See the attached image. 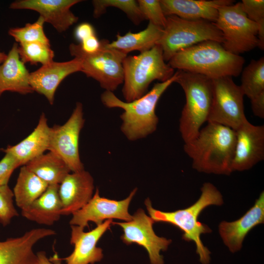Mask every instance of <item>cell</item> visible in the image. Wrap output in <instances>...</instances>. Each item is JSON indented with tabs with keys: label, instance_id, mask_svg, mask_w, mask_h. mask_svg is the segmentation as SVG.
<instances>
[{
	"label": "cell",
	"instance_id": "1",
	"mask_svg": "<svg viewBox=\"0 0 264 264\" xmlns=\"http://www.w3.org/2000/svg\"><path fill=\"white\" fill-rule=\"evenodd\" d=\"M236 132L217 123L207 122L184 151L192 160V167L207 174L229 175L236 144Z\"/></svg>",
	"mask_w": 264,
	"mask_h": 264
},
{
	"label": "cell",
	"instance_id": "2",
	"mask_svg": "<svg viewBox=\"0 0 264 264\" xmlns=\"http://www.w3.org/2000/svg\"><path fill=\"white\" fill-rule=\"evenodd\" d=\"M244 59L227 51L222 44L204 41L182 49L168 61L174 69L204 75L211 79L238 77L242 72Z\"/></svg>",
	"mask_w": 264,
	"mask_h": 264
},
{
	"label": "cell",
	"instance_id": "3",
	"mask_svg": "<svg viewBox=\"0 0 264 264\" xmlns=\"http://www.w3.org/2000/svg\"><path fill=\"white\" fill-rule=\"evenodd\" d=\"M177 73L169 80L155 84L151 90L140 98L131 102L123 101L113 92L105 90L101 95L103 104L108 108H120L124 112L121 130L127 138L135 141L153 133L157 128L158 118L155 113L157 102L161 95L173 83Z\"/></svg>",
	"mask_w": 264,
	"mask_h": 264
},
{
	"label": "cell",
	"instance_id": "4",
	"mask_svg": "<svg viewBox=\"0 0 264 264\" xmlns=\"http://www.w3.org/2000/svg\"><path fill=\"white\" fill-rule=\"evenodd\" d=\"M201 194L198 199L190 206L173 212H163L154 208L150 199L145 201L150 217L154 222L170 223L183 232L182 239L193 241L196 246V252L202 264H208L210 252L204 246L200 239L202 234L210 233L211 230L198 221L200 213L211 205H221L223 198L220 192L212 183H204L201 188Z\"/></svg>",
	"mask_w": 264,
	"mask_h": 264
},
{
	"label": "cell",
	"instance_id": "5",
	"mask_svg": "<svg viewBox=\"0 0 264 264\" xmlns=\"http://www.w3.org/2000/svg\"><path fill=\"white\" fill-rule=\"evenodd\" d=\"M175 82L183 89L186 103L179 119V130L184 143L194 140L202 125L207 122L213 99L211 79L178 70Z\"/></svg>",
	"mask_w": 264,
	"mask_h": 264
},
{
	"label": "cell",
	"instance_id": "6",
	"mask_svg": "<svg viewBox=\"0 0 264 264\" xmlns=\"http://www.w3.org/2000/svg\"><path fill=\"white\" fill-rule=\"evenodd\" d=\"M123 67L122 93L127 102L144 95L153 81L165 82L175 73L174 69L165 62L162 48L157 44L138 55H127Z\"/></svg>",
	"mask_w": 264,
	"mask_h": 264
},
{
	"label": "cell",
	"instance_id": "7",
	"mask_svg": "<svg viewBox=\"0 0 264 264\" xmlns=\"http://www.w3.org/2000/svg\"><path fill=\"white\" fill-rule=\"evenodd\" d=\"M206 41L224 42L222 32L214 22L171 15L166 17L165 26L156 44L161 47L166 62L179 51Z\"/></svg>",
	"mask_w": 264,
	"mask_h": 264
},
{
	"label": "cell",
	"instance_id": "8",
	"mask_svg": "<svg viewBox=\"0 0 264 264\" xmlns=\"http://www.w3.org/2000/svg\"><path fill=\"white\" fill-rule=\"evenodd\" d=\"M100 41V48L93 53H85L79 44L73 43L69 45V50L80 61L81 72L97 81L105 90L113 92L123 83V62L127 55L108 47L109 40Z\"/></svg>",
	"mask_w": 264,
	"mask_h": 264
},
{
	"label": "cell",
	"instance_id": "9",
	"mask_svg": "<svg viewBox=\"0 0 264 264\" xmlns=\"http://www.w3.org/2000/svg\"><path fill=\"white\" fill-rule=\"evenodd\" d=\"M215 23L223 34V47L229 52L239 55L258 47V25L247 17L241 2L220 7Z\"/></svg>",
	"mask_w": 264,
	"mask_h": 264
},
{
	"label": "cell",
	"instance_id": "10",
	"mask_svg": "<svg viewBox=\"0 0 264 264\" xmlns=\"http://www.w3.org/2000/svg\"><path fill=\"white\" fill-rule=\"evenodd\" d=\"M212 80L213 99L207 122L222 125L236 131L247 120L244 111V95L231 77Z\"/></svg>",
	"mask_w": 264,
	"mask_h": 264
},
{
	"label": "cell",
	"instance_id": "11",
	"mask_svg": "<svg viewBox=\"0 0 264 264\" xmlns=\"http://www.w3.org/2000/svg\"><path fill=\"white\" fill-rule=\"evenodd\" d=\"M84 122L83 105L78 102L65 124L50 128L48 150L58 155L72 172L84 170L79 152V135Z\"/></svg>",
	"mask_w": 264,
	"mask_h": 264
},
{
	"label": "cell",
	"instance_id": "12",
	"mask_svg": "<svg viewBox=\"0 0 264 264\" xmlns=\"http://www.w3.org/2000/svg\"><path fill=\"white\" fill-rule=\"evenodd\" d=\"M155 222L145 211L140 208L132 215V219L128 221L115 222L123 229L121 236L123 242L127 244L137 243L147 250L151 264H164L161 251H165L172 241L157 236L153 229Z\"/></svg>",
	"mask_w": 264,
	"mask_h": 264
},
{
	"label": "cell",
	"instance_id": "13",
	"mask_svg": "<svg viewBox=\"0 0 264 264\" xmlns=\"http://www.w3.org/2000/svg\"><path fill=\"white\" fill-rule=\"evenodd\" d=\"M136 191L137 188H134L125 199L115 200L101 197L97 188L90 200L82 208L72 214L69 224L84 229L88 227L90 221L98 225L108 220L130 221L132 216L129 212V207Z\"/></svg>",
	"mask_w": 264,
	"mask_h": 264
},
{
	"label": "cell",
	"instance_id": "14",
	"mask_svg": "<svg viewBox=\"0 0 264 264\" xmlns=\"http://www.w3.org/2000/svg\"><path fill=\"white\" fill-rule=\"evenodd\" d=\"M235 132L232 170L243 171L264 159V126L254 125L247 120Z\"/></svg>",
	"mask_w": 264,
	"mask_h": 264
},
{
	"label": "cell",
	"instance_id": "15",
	"mask_svg": "<svg viewBox=\"0 0 264 264\" xmlns=\"http://www.w3.org/2000/svg\"><path fill=\"white\" fill-rule=\"evenodd\" d=\"M112 222V220H106L87 232L80 226L71 225L70 242L74 245V250L70 255L62 260L66 264H94L100 262L103 254L102 249L96 245Z\"/></svg>",
	"mask_w": 264,
	"mask_h": 264
},
{
	"label": "cell",
	"instance_id": "16",
	"mask_svg": "<svg viewBox=\"0 0 264 264\" xmlns=\"http://www.w3.org/2000/svg\"><path fill=\"white\" fill-rule=\"evenodd\" d=\"M80 0H20L11 3L13 9H29L40 14L45 22L50 23L59 33L66 31L77 22L78 18L70 8Z\"/></svg>",
	"mask_w": 264,
	"mask_h": 264
},
{
	"label": "cell",
	"instance_id": "17",
	"mask_svg": "<svg viewBox=\"0 0 264 264\" xmlns=\"http://www.w3.org/2000/svg\"><path fill=\"white\" fill-rule=\"evenodd\" d=\"M56 234L54 230L36 228L17 238L0 242V264H38L34 245L41 240Z\"/></svg>",
	"mask_w": 264,
	"mask_h": 264
},
{
	"label": "cell",
	"instance_id": "18",
	"mask_svg": "<svg viewBox=\"0 0 264 264\" xmlns=\"http://www.w3.org/2000/svg\"><path fill=\"white\" fill-rule=\"evenodd\" d=\"M93 190V178L89 172L83 170L69 173L59 185L62 215H72L82 208L92 198Z\"/></svg>",
	"mask_w": 264,
	"mask_h": 264
},
{
	"label": "cell",
	"instance_id": "19",
	"mask_svg": "<svg viewBox=\"0 0 264 264\" xmlns=\"http://www.w3.org/2000/svg\"><path fill=\"white\" fill-rule=\"evenodd\" d=\"M78 71H81V64L77 58L63 62L52 61L30 73L29 82L34 91L44 95L52 105L60 83L70 74Z\"/></svg>",
	"mask_w": 264,
	"mask_h": 264
},
{
	"label": "cell",
	"instance_id": "20",
	"mask_svg": "<svg viewBox=\"0 0 264 264\" xmlns=\"http://www.w3.org/2000/svg\"><path fill=\"white\" fill-rule=\"evenodd\" d=\"M264 221V192H262L254 205L238 220L222 221L219 226L224 244L232 252L241 248L245 237L254 227Z\"/></svg>",
	"mask_w": 264,
	"mask_h": 264
},
{
	"label": "cell",
	"instance_id": "21",
	"mask_svg": "<svg viewBox=\"0 0 264 264\" xmlns=\"http://www.w3.org/2000/svg\"><path fill=\"white\" fill-rule=\"evenodd\" d=\"M234 2L231 0H160L166 17L175 15L186 20H202L214 23L219 9Z\"/></svg>",
	"mask_w": 264,
	"mask_h": 264
},
{
	"label": "cell",
	"instance_id": "22",
	"mask_svg": "<svg viewBox=\"0 0 264 264\" xmlns=\"http://www.w3.org/2000/svg\"><path fill=\"white\" fill-rule=\"evenodd\" d=\"M18 46L14 43L6 59L0 65V97L5 91L22 94L34 91L29 82L30 73L20 58Z\"/></svg>",
	"mask_w": 264,
	"mask_h": 264
},
{
	"label": "cell",
	"instance_id": "23",
	"mask_svg": "<svg viewBox=\"0 0 264 264\" xmlns=\"http://www.w3.org/2000/svg\"><path fill=\"white\" fill-rule=\"evenodd\" d=\"M50 134V127L47 124L45 114L42 113L37 126L28 136L17 144L9 146L3 151L12 155L20 166H24L48 150Z\"/></svg>",
	"mask_w": 264,
	"mask_h": 264
},
{
	"label": "cell",
	"instance_id": "24",
	"mask_svg": "<svg viewBox=\"0 0 264 264\" xmlns=\"http://www.w3.org/2000/svg\"><path fill=\"white\" fill-rule=\"evenodd\" d=\"M59 185H48L38 198L21 209L22 216L31 221L46 225H51L58 221L62 216V209Z\"/></svg>",
	"mask_w": 264,
	"mask_h": 264
},
{
	"label": "cell",
	"instance_id": "25",
	"mask_svg": "<svg viewBox=\"0 0 264 264\" xmlns=\"http://www.w3.org/2000/svg\"><path fill=\"white\" fill-rule=\"evenodd\" d=\"M163 32V28L149 22L146 28L138 32L130 31L123 36L117 34L116 40L111 42L109 41L107 46L127 55L135 50L142 53L155 46Z\"/></svg>",
	"mask_w": 264,
	"mask_h": 264
},
{
	"label": "cell",
	"instance_id": "26",
	"mask_svg": "<svg viewBox=\"0 0 264 264\" xmlns=\"http://www.w3.org/2000/svg\"><path fill=\"white\" fill-rule=\"evenodd\" d=\"M24 166L48 185L59 184L71 172L66 163L50 151L35 158Z\"/></svg>",
	"mask_w": 264,
	"mask_h": 264
},
{
	"label": "cell",
	"instance_id": "27",
	"mask_svg": "<svg viewBox=\"0 0 264 264\" xmlns=\"http://www.w3.org/2000/svg\"><path fill=\"white\" fill-rule=\"evenodd\" d=\"M48 185L22 166L13 189L17 206L21 209L30 205L47 189Z\"/></svg>",
	"mask_w": 264,
	"mask_h": 264
},
{
	"label": "cell",
	"instance_id": "28",
	"mask_svg": "<svg viewBox=\"0 0 264 264\" xmlns=\"http://www.w3.org/2000/svg\"><path fill=\"white\" fill-rule=\"evenodd\" d=\"M240 86L250 99L264 91V57L252 60L242 71Z\"/></svg>",
	"mask_w": 264,
	"mask_h": 264
},
{
	"label": "cell",
	"instance_id": "29",
	"mask_svg": "<svg viewBox=\"0 0 264 264\" xmlns=\"http://www.w3.org/2000/svg\"><path fill=\"white\" fill-rule=\"evenodd\" d=\"M93 15L98 18L105 13L109 7L118 8L124 12L135 25H139L144 20L135 0H93Z\"/></svg>",
	"mask_w": 264,
	"mask_h": 264
},
{
	"label": "cell",
	"instance_id": "30",
	"mask_svg": "<svg viewBox=\"0 0 264 264\" xmlns=\"http://www.w3.org/2000/svg\"><path fill=\"white\" fill-rule=\"evenodd\" d=\"M18 52L21 61L31 65L41 63L43 66L53 61L54 57L50 45L40 42L20 44Z\"/></svg>",
	"mask_w": 264,
	"mask_h": 264
},
{
	"label": "cell",
	"instance_id": "31",
	"mask_svg": "<svg viewBox=\"0 0 264 264\" xmlns=\"http://www.w3.org/2000/svg\"><path fill=\"white\" fill-rule=\"evenodd\" d=\"M44 19L39 17L33 23H27L24 27L10 28L8 34L20 44L40 42L50 45L44 31Z\"/></svg>",
	"mask_w": 264,
	"mask_h": 264
},
{
	"label": "cell",
	"instance_id": "32",
	"mask_svg": "<svg viewBox=\"0 0 264 264\" xmlns=\"http://www.w3.org/2000/svg\"><path fill=\"white\" fill-rule=\"evenodd\" d=\"M139 9L144 20L164 28L166 23L165 16L160 0H137Z\"/></svg>",
	"mask_w": 264,
	"mask_h": 264
},
{
	"label": "cell",
	"instance_id": "33",
	"mask_svg": "<svg viewBox=\"0 0 264 264\" xmlns=\"http://www.w3.org/2000/svg\"><path fill=\"white\" fill-rule=\"evenodd\" d=\"M14 194L8 185L0 186V223L5 226L19 214L13 204Z\"/></svg>",
	"mask_w": 264,
	"mask_h": 264
},
{
	"label": "cell",
	"instance_id": "34",
	"mask_svg": "<svg viewBox=\"0 0 264 264\" xmlns=\"http://www.w3.org/2000/svg\"><path fill=\"white\" fill-rule=\"evenodd\" d=\"M243 11L247 17L258 26H264V0H242Z\"/></svg>",
	"mask_w": 264,
	"mask_h": 264
},
{
	"label": "cell",
	"instance_id": "35",
	"mask_svg": "<svg viewBox=\"0 0 264 264\" xmlns=\"http://www.w3.org/2000/svg\"><path fill=\"white\" fill-rule=\"evenodd\" d=\"M19 166L16 159L11 154L5 153L0 160V186L8 185L12 174Z\"/></svg>",
	"mask_w": 264,
	"mask_h": 264
},
{
	"label": "cell",
	"instance_id": "36",
	"mask_svg": "<svg viewBox=\"0 0 264 264\" xmlns=\"http://www.w3.org/2000/svg\"><path fill=\"white\" fill-rule=\"evenodd\" d=\"M95 35L96 32L93 26L86 22L79 24L74 30V36L80 43Z\"/></svg>",
	"mask_w": 264,
	"mask_h": 264
},
{
	"label": "cell",
	"instance_id": "37",
	"mask_svg": "<svg viewBox=\"0 0 264 264\" xmlns=\"http://www.w3.org/2000/svg\"><path fill=\"white\" fill-rule=\"evenodd\" d=\"M79 44L83 52L91 54L99 49L101 47V41L99 40L96 35H95L83 40Z\"/></svg>",
	"mask_w": 264,
	"mask_h": 264
},
{
	"label": "cell",
	"instance_id": "38",
	"mask_svg": "<svg viewBox=\"0 0 264 264\" xmlns=\"http://www.w3.org/2000/svg\"><path fill=\"white\" fill-rule=\"evenodd\" d=\"M254 114L260 118H264V91L250 99Z\"/></svg>",
	"mask_w": 264,
	"mask_h": 264
},
{
	"label": "cell",
	"instance_id": "39",
	"mask_svg": "<svg viewBox=\"0 0 264 264\" xmlns=\"http://www.w3.org/2000/svg\"><path fill=\"white\" fill-rule=\"evenodd\" d=\"M38 264H62V258L56 251L55 254L49 258H48L45 252L44 251H39L37 254Z\"/></svg>",
	"mask_w": 264,
	"mask_h": 264
},
{
	"label": "cell",
	"instance_id": "40",
	"mask_svg": "<svg viewBox=\"0 0 264 264\" xmlns=\"http://www.w3.org/2000/svg\"><path fill=\"white\" fill-rule=\"evenodd\" d=\"M7 56V54H6L4 52L0 51V65L4 61Z\"/></svg>",
	"mask_w": 264,
	"mask_h": 264
}]
</instances>
